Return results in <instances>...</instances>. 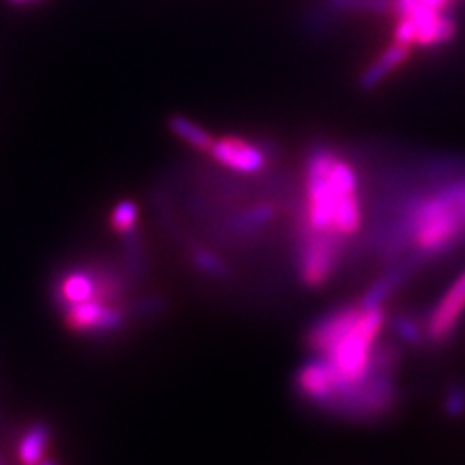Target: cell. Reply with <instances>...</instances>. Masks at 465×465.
<instances>
[{"mask_svg": "<svg viewBox=\"0 0 465 465\" xmlns=\"http://www.w3.org/2000/svg\"><path fill=\"white\" fill-rule=\"evenodd\" d=\"M362 210L357 169L330 148L314 150L304 165L302 235L351 237Z\"/></svg>", "mask_w": 465, "mask_h": 465, "instance_id": "1", "label": "cell"}, {"mask_svg": "<svg viewBox=\"0 0 465 465\" xmlns=\"http://www.w3.org/2000/svg\"><path fill=\"white\" fill-rule=\"evenodd\" d=\"M405 225L413 251L420 256L454 249L465 239V186H452L420 200L411 208Z\"/></svg>", "mask_w": 465, "mask_h": 465, "instance_id": "2", "label": "cell"}, {"mask_svg": "<svg viewBox=\"0 0 465 465\" xmlns=\"http://www.w3.org/2000/svg\"><path fill=\"white\" fill-rule=\"evenodd\" d=\"M384 320L386 314L381 304H376V307L362 304L357 322L322 355V359L330 362L341 388L340 400L336 403L365 384L376 371L374 341L381 336Z\"/></svg>", "mask_w": 465, "mask_h": 465, "instance_id": "3", "label": "cell"}, {"mask_svg": "<svg viewBox=\"0 0 465 465\" xmlns=\"http://www.w3.org/2000/svg\"><path fill=\"white\" fill-rule=\"evenodd\" d=\"M217 165L241 174H258L268 167V152L260 143L237 134L215 138L208 152Z\"/></svg>", "mask_w": 465, "mask_h": 465, "instance_id": "4", "label": "cell"}, {"mask_svg": "<svg viewBox=\"0 0 465 465\" xmlns=\"http://www.w3.org/2000/svg\"><path fill=\"white\" fill-rule=\"evenodd\" d=\"M340 260V242L331 237L302 235V249L299 254V273L304 285H324L336 272Z\"/></svg>", "mask_w": 465, "mask_h": 465, "instance_id": "5", "label": "cell"}, {"mask_svg": "<svg viewBox=\"0 0 465 465\" xmlns=\"http://www.w3.org/2000/svg\"><path fill=\"white\" fill-rule=\"evenodd\" d=\"M126 314L124 301L107 302L99 299H90L66 309L64 322L72 331L90 333V331H109L123 324Z\"/></svg>", "mask_w": 465, "mask_h": 465, "instance_id": "6", "label": "cell"}, {"mask_svg": "<svg viewBox=\"0 0 465 465\" xmlns=\"http://www.w3.org/2000/svg\"><path fill=\"white\" fill-rule=\"evenodd\" d=\"M465 311V272L458 275V280L446 291V295L439 301L434 311L430 312L425 336L432 343H440L450 338L460 322V318Z\"/></svg>", "mask_w": 465, "mask_h": 465, "instance_id": "7", "label": "cell"}, {"mask_svg": "<svg viewBox=\"0 0 465 465\" xmlns=\"http://www.w3.org/2000/svg\"><path fill=\"white\" fill-rule=\"evenodd\" d=\"M297 388L302 396L324 405L336 403L341 394L338 378L326 359L312 361L309 365H304L297 374Z\"/></svg>", "mask_w": 465, "mask_h": 465, "instance_id": "8", "label": "cell"}, {"mask_svg": "<svg viewBox=\"0 0 465 465\" xmlns=\"http://www.w3.org/2000/svg\"><path fill=\"white\" fill-rule=\"evenodd\" d=\"M407 18H411L415 24V47L429 49L444 45L458 34L456 22L446 16V12H434L419 5L417 10Z\"/></svg>", "mask_w": 465, "mask_h": 465, "instance_id": "9", "label": "cell"}, {"mask_svg": "<svg viewBox=\"0 0 465 465\" xmlns=\"http://www.w3.org/2000/svg\"><path fill=\"white\" fill-rule=\"evenodd\" d=\"M361 311H362V304H353V307H343L336 312H331L330 316H326L322 322H318L311 330L309 347L314 353L324 355L328 349L357 322Z\"/></svg>", "mask_w": 465, "mask_h": 465, "instance_id": "10", "label": "cell"}, {"mask_svg": "<svg viewBox=\"0 0 465 465\" xmlns=\"http://www.w3.org/2000/svg\"><path fill=\"white\" fill-rule=\"evenodd\" d=\"M411 54V47L401 45V43H391V45L378 54V58L374 63H371L365 70H362V74L359 78V87L365 92L374 90V87L381 85L390 74H394V72L405 64L407 58Z\"/></svg>", "mask_w": 465, "mask_h": 465, "instance_id": "11", "label": "cell"}, {"mask_svg": "<svg viewBox=\"0 0 465 465\" xmlns=\"http://www.w3.org/2000/svg\"><path fill=\"white\" fill-rule=\"evenodd\" d=\"M97 285V272L74 270L66 273L58 285V297L63 301V307H74V304L94 299Z\"/></svg>", "mask_w": 465, "mask_h": 465, "instance_id": "12", "label": "cell"}, {"mask_svg": "<svg viewBox=\"0 0 465 465\" xmlns=\"http://www.w3.org/2000/svg\"><path fill=\"white\" fill-rule=\"evenodd\" d=\"M167 126L171 133L183 140L186 145H191L196 152H210L215 136H212L206 128L198 124L196 121L188 119L184 114H173L167 121Z\"/></svg>", "mask_w": 465, "mask_h": 465, "instance_id": "13", "label": "cell"}, {"mask_svg": "<svg viewBox=\"0 0 465 465\" xmlns=\"http://www.w3.org/2000/svg\"><path fill=\"white\" fill-rule=\"evenodd\" d=\"M49 444V430L45 427H34L27 430L24 439L20 440L18 458L22 465H37L41 463L43 456H45V448Z\"/></svg>", "mask_w": 465, "mask_h": 465, "instance_id": "14", "label": "cell"}, {"mask_svg": "<svg viewBox=\"0 0 465 465\" xmlns=\"http://www.w3.org/2000/svg\"><path fill=\"white\" fill-rule=\"evenodd\" d=\"M111 229L119 235L133 232L138 223V203L133 200H121L111 212Z\"/></svg>", "mask_w": 465, "mask_h": 465, "instance_id": "15", "label": "cell"}, {"mask_svg": "<svg viewBox=\"0 0 465 465\" xmlns=\"http://www.w3.org/2000/svg\"><path fill=\"white\" fill-rule=\"evenodd\" d=\"M328 6L338 12L386 14L391 12V0H328Z\"/></svg>", "mask_w": 465, "mask_h": 465, "instance_id": "16", "label": "cell"}, {"mask_svg": "<svg viewBox=\"0 0 465 465\" xmlns=\"http://www.w3.org/2000/svg\"><path fill=\"white\" fill-rule=\"evenodd\" d=\"M446 411L452 417H461L465 413V388L456 386L450 390V394L446 398Z\"/></svg>", "mask_w": 465, "mask_h": 465, "instance_id": "17", "label": "cell"}, {"mask_svg": "<svg viewBox=\"0 0 465 465\" xmlns=\"http://www.w3.org/2000/svg\"><path fill=\"white\" fill-rule=\"evenodd\" d=\"M400 336L405 340V341H417L420 338V331H419V326L415 322H411V320H398L396 324Z\"/></svg>", "mask_w": 465, "mask_h": 465, "instance_id": "18", "label": "cell"}, {"mask_svg": "<svg viewBox=\"0 0 465 465\" xmlns=\"http://www.w3.org/2000/svg\"><path fill=\"white\" fill-rule=\"evenodd\" d=\"M419 6V0H391V12L396 14L398 18L410 16Z\"/></svg>", "mask_w": 465, "mask_h": 465, "instance_id": "19", "label": "cell"}, {"mask_svg": "<svg viewBox=\"0 0 465 465\" xmlns=\"http://www.w3.org/2000/svg\"><path fill=\"white\" fill-rule=\"evenodd\" d=\"M419 5L434 12H446V8L452 5V0H419Z\"/></svg>", "mask_w": 465, "mask_h": 465, "instance_id": "20", "label": "cell"}, {"mask_svg": "<svg viewBox=\"0 0 465 465\" xmlns=\"http://www.w3.org/2000/svg\"><path fill=\"white\" fill-rule=\"evenodd\" d=\"M14 3H34V0H14Z\"/></svg>", "mask_w": 465, "mask_h": 465, "instance_id": "21", "label": "cell"}, {"mask_svg": "<svg viewBox=\"0 0 465 465\" xmlns=\"http://www.w3.org/2000/svg\"><path fill=\"white\" fill-rule=\"evenodd\" d=\"M37 465H53V463H37Z\"/></svg>", "mask_w": 465, "mask_h": 465, "instance_id": "22", "label": "cell"}]
</instances>
